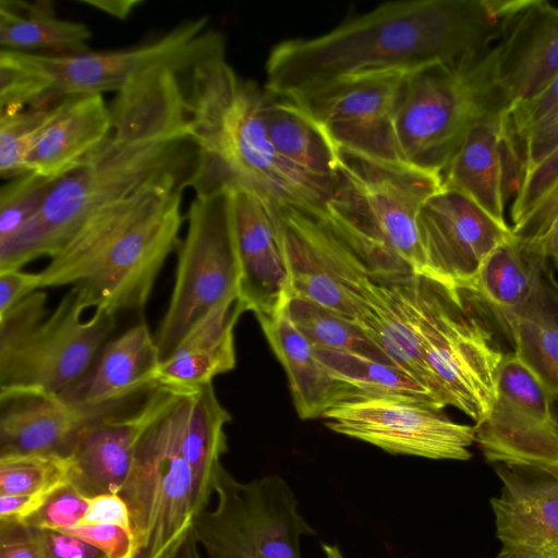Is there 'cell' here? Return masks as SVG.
<instances>
[{"mask_svg": "<svg viewBox=\"0 0 558 558\" xmlns=\"http://www.w3.org/2000/svg\"><path fill=\"white\" fill-rule=\"evenodd\" d=\"M529 0H403L379 4L313 38L283 40L266 61L265 92L295 98L328 85L480 57Z\"/></svg>", "mask_w": 558, "mask_h": 558, "instance_id": "obj_1", "label": "cell"}, {"mask_svg": "<svg viewBox=\"0 0 558 558\" xmlns=\"http://www.w3.org/2000/svg\"><path fill=\"white\" fill-rule=\"evenodd\" d=\"M191 172L159 175L94 214L38 271L40 289L78 284L95 310L114 315L144 310L180 244Z\"/></svg>", "mask_w": 558, "mask_h": 558, "instance_id": "obj_2", "label": "cell"}, {"mask_svg": "<svg viewBox=\"0 0 558 558\" xmlns=\"http://www.w3.org/2000/svg\"><path fill=\"white\" fill-rule=\"evenodd\" d=\"M183 75L190 141L196 150L187 187L195 195L230 187L306 207L325 204L330 187L279 154L265 123L266 92L238 76L226 50Z\"/></svg>", "mask_w": 558, "mask_h": 558, "instance_id": "obj_3", "label": "cell"}, {"mask_svg": "<svg viewBox=\"0 0 558 558\" xmlns=\"http://www.w3.org/2000/svg\"><path fill=\"white\" fill-rule=\"evenodd\" d=\"M441 189L437 172L337 147L330 194L311 207L374 277L395 280L423 274L416 219Z\"/></svg>", "mask_w": 558, "mask_h": 558, "instance_id": "obj_4", "label": "cell"}, {"mask_svg": "<svg viewBox=\"0 0 558 558\" xmlns=\"http://www.w3.org/2000/svg\"><path fill=\"white\" fill-rule=\"evenodd\" d=\"M190 140L134 141L112 133L75 168L53 181L38 214L0 244V270L52 258L98 210L169 172L192 171Z\"/></svg>", "mask_w": 558, "mask_h": 558, "instance_id": "obj_5", "label": "cell"}, {"mask_svg": "<svg viewBox=\"0 0 558 558\" xmlns=\"http://www.w3.org/2000/svg\"><path fill=\"white\" fill-rule=\"evenodd\" d=\"M413 300L422 352L440 402L477 424L492 405L507 354L494 327L500 320L474 291L424 275L413 276Z\"/></svg>", "mask_w": 558, "mask_h": 558, "instance_id": "obj_6", "label": "cell"}, {"mask_svg": "<svg viewBox=\"0 0 558 558\" xmlns=\"http://www.w3.org/2000/svg\"><path fill=\"white\" fill-rule=\"evenodd\" d=\"M499 44L457 63H434L404 76L395 126L405 162L441 175L469 129L508 110L499 84Z\"/></svg>", "mask_w": 558, "mask_h": 558, "instance_id": "obj_7", "label": "cell"}, {"mask_svg": "<svg viewBox=\"0 0 558 558\" xmlns=\"http://www.w3.org/2000/svg\"><path fill=\"white\" fill-rule=\"evenodd\" d=\"M185 220L186 232L178 246L173 289L155 335L160 361L172 353L214 306L239 298L240 271L230 187L195 195Z\"/></svg>", "mask_w": 558, "mask_h": 558, "instance_id": "obj_8", "label": "cell"}, {"mask_svg": "<svg viewBox=\"0 0 558 558\" xmlns=\"http://www.w3.org/2000/svg\"><path fill=\"white\" fill-rule=\"evenodd\" d=\"M215 494L216 508L192 525L206 558H301V538L315 534L280 476L241 483L221 466Z\"/></svg>", "mask_w": 558, "mask_h": 558, "instance_id": "obj_9", "label": "cell"}, {"mask_svg": "<svg viewBox=\"0 0 558 558\" xmlns=\"http://www.w3.org/2000/svg\"><path fill=\"white\" fill-rule=\"evenodd\" d=\"M174 402L140 438L119 493L130 512L134 558H167L196 515L194 476L181 449Z\"/></svg>", "mask_w": 558, "mask_h": 558, "instance_id": "obj_10", "label": "cell"}, {"mask_svg": "<svg viewBox=\"0 0 558 558\" xmlns=\"http://www.w3.org/2000/svg\"><path fill=\"white\" fill-rule=\"evenodd\" d=\"M207 24L206 16L189 19L151 41L126 49L68 56L19 51V59L45 96L118 93L149 68L166 64L187 71L226 50L222 35Z\"/></svg>", "mask_w": 558, "mask_h": 558, "instance_id": "obj_11", "label": "cell"}, {"mask_svg": "<svg viewBox=\"0 0 558 558\" xmlns=\"http://www.w3.org/2000/svg\"><path fill=\"white\" fill-rule=\"evenodd\" d=\"M92 307L78 284L22 342L0 354V388L27 387L60 395L93 366L116 327V315Z\"/></svg>", "mask_w": 558, "mask_h": 558, "instance_id": "obj_12", "label": "cell"}, {"mask_svg": "<svg viewBox=\"0 0 558 558\" xmlns=\"http://www.w3.org/2000/svg\"><path fill=\"white\" fill-rule=\"evenodd\" d=\"M554 396L508 352L498 369L495 396L485 417L475 424L486 461L536 471L558 480V421Z\"/></svg>", "mask_w": 558, "mask_h": 558, "instance_id": "obj_13", "label": "cell"}, {"mask_svg": "<svg viewBox=\"0 0 558 558\" xmlns=\"http://www.w3.org/2000/svg\"><path fill=\"white\" fill-rule=\"evenodd\" d=\"M320 418L330 430L392 454L465 461L475 442V426L418 401L360 397L338 403Z\"/></svg>", "mask_w": 558, "mask_h": 558, "instance_id": "obj_14", "label": "cell"}, {"mask_svg": "<svg viewBox=\"0 0 558 558\" xmlns=\"http://www.w3.org/2000/svg\"><path fill=\"white\" fill-rule=\"evenodd\" d=\"M290 277V295L327 307L353 323L365 301L351 290L361 260L311 208L271 199Z\"/></svg>", "mask_w": 558, "mask_h": 558, "instance_id": "obj_15", "label": "cell"}, {"mask_svg": "<svg viewBox=\"0 0 558 558\" xmlns=\"http://www.w3.org/2000/svg\"><path fill=\"white\" fill-rule=\"evenodd\" d=\"M407 74L356 77L288 99L315 119L336 147L385 161L405 162L395 116Z\"/></svg>", "mask_w": 558, "mask_h": 558, "instance_id": "obj_16", "label": "cell"}, {"mask_svg": "<svg viewBox=\"0 0 558 558\" xmlns=\"http://www.w3.org/2000/svg\"><path fill=\"white\" fill-rule=\"evenodd\" d=\"M416 228L424 276L468 286L513 232L462 193L441 189L421 207Z\"/></svg>", "mask_w": 558, "mask_h": 558, "instance_id": "obj_17", "label": "cell"}, {"mask_svg": "<svg viewBox=\"0 0 558 558\" xmlns=\"http://www.w3.org/2000/svg\"><path fill=\"white\" fill-rule=\"evenodd\" d=\"M181 390L158 385L130 414L117 413L87 425L66 456L68 482L86 498L119 494L140 438Z\"/></svg>", "mask_w": 558, "mask_h": 558, "instance_id": "obj_18", "label": "cell"}, {"mask_svg": "<svg viewBox=\"0 0 558 558\" xmlns=\"http://www.w3.org/2000/svg\"><path fill=\"white\" fill-rule=\"evenodd\" d=\"M239 298L258 318L280 313L290 298V277L271 201L245 189H230Z\"/></svg>", "mask_w": 558, "mask_h": 558, "instance_id": "obj_19", "label": "cell"}, {"mask_svg": "<svg viewBox=\"0 0 558 558\" xmlns=\"http://www.w3.org/2000/svg\"><path fill=\"white\" fill-rule=\"evenodd\" d=\"M442 189L468 196L507 223L505 205L522 180L520 148L509 109L472 125L441 172Z\"/></svg>", "mask_w": 558, "mask_h": 558, "instance_id": "obj_20", "label": "cell"}, {"mask_svg": "<svg viewBox=\"0 0 558 558\" xmlns=\"http://www.w3.org/2000/svg\"><path fill=\"white\" fill-rule=\"evenodd\" d=\"M159 363L155 336L141 322L108 341L89 371L59 396L100 420L120 413L135 397L158 386L155 373Z\"/></svg>", "mask_w": 558, "mask_h": 558, "instance_id": "obj_21", "label": "cell"}, {"mask_svg": "<svg viewBox=\"0 0 558 558\" xmlns=\"http://www.w3.org/2000/svg\"><path fill=\"white\" fill-rule=\"evenodd\" d=\"M495 470L502 484L490 499L501 543L496 558H558V480H530L504 464Z\"/></svg>", "mask_w": 558, "mask_h": 558, "instance_id": "obj_22", "label": "cell"}, {"mask_svg": "<svg viewBox=\"0 0 558 558\" xmlns=\"http://www.w3.org/2000/svg\"><path fill=\"white\" fill-rule=\"evenodd\" d=\"M96 421L59 395L27 387L0 388V456L66 457L81 432Z\"/></svg>", "mask_w": 558, "mask_h": 558, "instance_id": "obj_23", "label": "cell"}, {"mask_svg": "<svg viewBox=\"0 0 558 558\" xmlns=\"http://www.w3.org/2000/svg\"><path fill=\"white\" fill-rule=\"evenodd\" d=\"M497 76L511 106L536 97L554 82L558 76V7L530 0L499 43Z\"/></svg>", "mask_w": 558, "mask_h": 558, "instance_id": "obj_24", "label": "cell"}, {"mask_svg": "<svg viewBox=\"0 0 558 558\" xmlns=\"http://www.w3.org/2000/svg\"><path fill=\"white\" fill-rule=\"evenodd\" d=\"M184 72L162 64L131 80L109 105L112 133L134 141L190 140Z\"/></svg>", "mask_w": 558, "mask_h": 558, "instance_id": "obj_25", "label": "cell"}, {"mask_svg": "<svg viewBox=\"0 0 558 558\" xmlns=\"http://www.w3.org/2000/svg\"><path fill=\"white\" fill-rule=\"evenodd\" d=\"M413 276L395 280L372 278L363 288L365 306L354 324L397 367L418 380L442 405L422 352L414 310Z\"/></svg>", "mask_w": 558, "mask_h": 558, "instance_id": "obj_26", "label": "cell"}, {"mask_svg": "<svg viewBox=\"0 0 558 558\" xmlns=\"http://www.w3.org/2000/svg\"><path fill=\"white\" fill-rule=\"evenodd\" d=\"M111 131L110 109L102 95H66L32 148L26 171L57 180L75 168Z\"/></svg>", "mask_w": 558, "mask_h": 558, "instance_id": "obj_27", "label": "cell"}, {"mask_svg": "<svg viewBox=\"0 0 558 558\" xmlns=\"http://www.w3.org/2000/svg\"><path fill=\"white\" fill-rule=\"evenodd\" d=\"M245 312L240 298L226 300L205 314L179 342L172 353L160 361L157 385L194 389L213 384V379L235 367L234 326Z\"/></svg>", "mask_w": 558, "mask_h": 558, "instance_id": "obj_28", "label": "cell"}, {"mask_svg": "<svg viewBox=\"0 0 558 558\" xmlns=\"http://www.w3.org/2000/svg\"><path fill=\"white\" fill-rule=\"evenodd\" d=\"M257 320L286 369L302 420L322 417L330 408L359 396L352 385L335 377L317 357L313 345L290 320L286 307L274 317Z\"/></svg>", "mask_w": 558, "mask_h": 558, "instance_id": "obj_29", "label": "cell"}, {"mask_svg": "<svg viewBox=\"0 0 558 558\" xmlns=\"http://www.w3.org/2000/svg\"><path fill=\"white\" fill-rule=\"evenodd\" d=\"M173 413L181 449L194 476L197 515L207 509L215 494L221 457L228 449L225 427L231 415L218 400L213 384L183 389Z\"/></svg>", "mask_w": 558, "mask_h": 558, "instance_id": "obj_30", "label": "cell"}, {"mask_svg": "<svg viewBox=\"0 0 558 558\" xmlns=\"http://www.w3.org/2000/svg\"><path fill=\"white\" fill-rule=\"evenodd\" d=\"M547 260L541 247L512 234L489 253L463 288L474 291L505 328L539 289Z\"/></svg>", "mask_w": 558, "mask_h": 558, "instance_id": "obj_31", "label": "cell"}, {"mask_svg": "<svg viewBox=\"0 0 558 558\" xmlns=\"http://www.w3.org/2000/svg\"><path fill=\"white\" fill-rule=\"evenodd\" d=\"M264 118L269 137L279 154L331 190L337 147L322 125L292 100L267 93Z\"/></svg>", "mask_w": 558, "mask_h": 558, "instance_id": "obj_32", "label": "cell"}, {"mask_svg": "<svg viewBox=\"0 0 558 558\" xmlns=\"http://www.w3.org/2000/svg\"><path fill=\"white\" fill-rule=\"evenodd\" d=\"M505 329L515 356L558 397V318L543 279L529 303L505 323Z\"/></svg>", "mask_w": 558, "mask_h": 558, "instance_id": "obj_33", "label": "cell"}, {"mask_svg": "<svg viewBox=\"0 0 558 558\" xmlns=\"http://www.w3.org/2000/svg\"><path fill=\"white\" fill-rule=\"evenodd\" d=\"M330 373L350 385L356 398H392L418 401L444 409L435 396L403 369L355 353L314 348Z\"/></svg>", "mask_w": 558, "mask_h": 558, "instance_id": "obj_34", "label": "cell"}, {"mask_svg": "<svg viewBox=\"0 0 558 558\" xmlns=\"http://www.w3.org/2000/svg\"><path fill=\"white\" fill-rule=\"evenodd\" d=\"M92 31L82 22L49 14H17L0 7V46L3 50L68 56L89 51Z\"/></svg>", "mask_w": 558, "mask_h": 558, "instance_id": "obj_35", "label": "cell"}, {"mask_svg": "<svg viewBox=\"0 0 558 558\" xmlns=\"http://www.w3.org/2000/svg\"><path fill=\"white\" fill-rule=\"evenodd\" d=\"M286 311L313 348L355 353L395 365L356 324L340 314L295 295H290Z\"/></svg>", "mask_w": 558, "mask_h": 558, "instance_id": "obj_36", "label": "cell"}, {"mask_svg": "<svg viewBox=\"0 0 558 558\" xmlns=\"http://www.w3.org/2000/svg\"><path fill=\"white\" fill-rule=\"evenodd\" d=\"M68 471L63 456H0V495L48 494L68 482Z\"/></svg>", "mask_w": 558, "mask_h": 558, "instance_id": "obj_37", "label": "cell"}, {"mask_svg": "<svg viewBox=\"0 0 558 558\" xmlns=\"http://www.w3.org/2000/svg\"><path fill=\"white\" fill-rule=\"evenodd\" d=\"M59 102L45 108L28 107L0 112V174L2 178L10 180L27 172L26 159Z\"/></svg>", "mask_w": 558, "mask_h": 558, "instance_id": "obj_38", "label": "cell"}, {"mask_svg": "<svg viewBox=\"0 0 558 558\" xmlns=\"http://www.w3.org/2000/svg\"><path fill=\"white\" fill-rule=\"evenodd\" d=\"M54 180L33 172L10 179L0 191V244L13 238L43 207Z\"/></svg>", "mask_w": 558, "mask_h": 558, "instance_id": "obj_39", "label": "cell"}, {"mask_svg": "<svg viewBox=\"0 0 558 558\" xmlns=\"http://www.w3.org/2000/svg\"><path fill=\"white\" fill-rule=\"evenodd\" d=\"M88 509V498L65 482L51 490L40 508L24 523L44 530L63 532L78 525Z\"/></svg>", "mask_w": 558, "mask_h": 558, "instance_id": "obj_40", "label": "cell"}, {"mask_svg": "<svg viewBox=\"0 0 558 558\" xmlns=\"http://www.w3.org/2000/svg\"><path fill=\"white\" fill-rule=\"evenodd\" d=\"M48 316L47 294L35 291L0 316V354L27 338Z\"/></svg>", "mask_w": 558, "mask_h": 558, "instance_id": "obj_41", "label": "cell"}, {"mask_svg": "<svg viewBox=\"0 0 558 558\" xmlns=\"http://www.w3.org/2000/svg\"><path fill=\"white\" fill-rule=\"evenodd\" d=\"M557 183L558 147L522 177L510 209L511 227L522 221Z\"/></svg>", "mask_w": 558, "mask_h": 558, "instance_id": "obj_42", "label": "cell"}, {"mask_svg": "<svg viewBox=\"0 0 558 558\" xmlns=\"http://www.w3.org/2000/svg\"><path fill=\"white\" fill-rule=\"evenodd\" d=\"M99 549L107 558H134L132 531L111 523H81L63 531Z\"/></svg>", "mask_w": 558, "mask_h": 558, "instance_id": "obj_43", "label": "cell"}, {"mask_svg": "<svg viewBox=\"0 0 558 558\" xmlns=\"http://www.w3.org/2000/svg\"><path fill=\"white\" fill-rule=\"evenodd\" d=\"M558 147V109L539 119L520 143L522 177Z\"/></svg>", "mask_w": 558, "mask_h": 558, "instance_id": "obj_44", "label": "cell"}, {"mask_svg": "<svg viewBox=\"0 0 558 558\" xmlns=\"http://www.w3.org/2000/svg\"><path fill=\"white\" fill-rule=\"evenodd\" d=\"M0 558H48L40 529L24 522H0Z\"/></svg>", "mask_w": 558, "mask_h": 558, "instance_id": "obj_45", "label": "cell"}, {"mask_svg": "<svg viewBox=\"0 0 558 558\" xmlns=\"http://www.w3.org/2000/svg\"><path fill=\"white\" fill-rule=\"evenodd\" d=\"M556 109H558V76L536 97L509 108L511 125L519 147L531 126Z\"/></svg>", "mask_w": 558, "mask_h": 558, "instance_id": "obj_46", "label": "cell"}, {"mask_svg": "<svg viewBox=\"0 0 558 558\" xmlns=\"http://www.w3.org/2000/svg\"><path fill=\"white\" fill-rule=\"evenodd\" d=\"M38 290V272H26L22 269L0 270V316Z\"/></svg>", "mask_w": 558, "mask_h": 558, "instance_id": "obj_47", "label": "cell"}, {"mask_svg": "<svg viewBox=\"0 0 558 558\" xmlns=\"http://www.w3.org/2000/svg\"><path fill=\"white\" fill-rule=\"evenodd\" d=\"M81 523H111L132 531L128 506L119 494L88 498V509Z\"/></svg>", "mask_w": 558, "mask_h": 558, "instance_id": "obj_48", "label": "cell"}, {"mask_svg": "<svg viewBox=\"0 0 558 558\" xmlns=\"http://www.w3.org/2000/svg\"><path fill=\"white\" fill-rule=\"evenodd\" d=\"M48 558H107L99 549L70 534L40 529Z\"/></svg>", "mask_w": 558, "mask_h": 558, "instance_id": "obj_49", "label": "cell"}, {"mask_svg": "<svg viewBox=\"0 0 558 558\" xmlns=\"http://www.w3.org/2000/svg\"><path fill=\"white\" fill-rule=\"evenodd\" d=\"M48 494L0 495V522H25L40 508Z\"/></svg>", "mask_w": 558, "mask_h": 558, "instance_id": "obj_50", "label": "cell"}, {"mask_svg": "<svg viewBox=\"0 0 558 558\" xmlns=\"http://www.w3.org/2000/svg\"><path fill=\"white\" fill-rule=\"evenodd\" d=\"M78 2L121 21L128 19L143 3L142 0H80Z\"/></svg>", "mask_w": 558, "mask_h": 558, "instance_id": "obj_51", "label": "cell"}, {"mask_svg": "<svg viewBox=\"0 0 558 558\" xmlns=\"http://www.w3.org/2000/svg\"><path fill=\"white\" fill-rule=\"evenodd\" d=\"M167 558H203L193 527Z\"/></svg>", "mask_w": 558, "mask_h": 558, "instance_id": "obj_52", "label": "cell"}, {"mask_svg": "<svg viewBox=\"0 0 558 558\" xmlns=\"http://www.w3.org/2000/svg\"><path fill=\"white\" fill-rule=\"evenodd\" d=\"M543 286L547 299L558 318V282L553 276L551 270L547 267L543 275Z\"/></svg>", "mask_w": 558, "mask_h": 558, "instance_id": "obj_53", "label": "cell"}, {"mask_svg": "<svg viewBox=\"0 0 558 558\" xmlns=\"http://www.w3.org/2000/svg\"><path fill=\"white\" fill-rule=\"evenodd\" d=\"M322 548L324 551V558H344L341 550L336 545L323 544Z\"/></svg>", "mask_w": 558, "mask_h": 558, "instance_id": "obj_54", "label": "cell"}, {"mask_svg": "<svg viewBox=\"0 0 558 558\" xmlns=\"http://www.w3.org/2000/svg\"><path fill=\"white\" fill-rule=\"evenodd\" d=\"M554 411H555V414H556V417H557V421H558V397H554Z\"/></svg>", "mask_w": 558, "mask_h": 558, "instance_id": "obj_55", "label": "cell"}]
</instances>
